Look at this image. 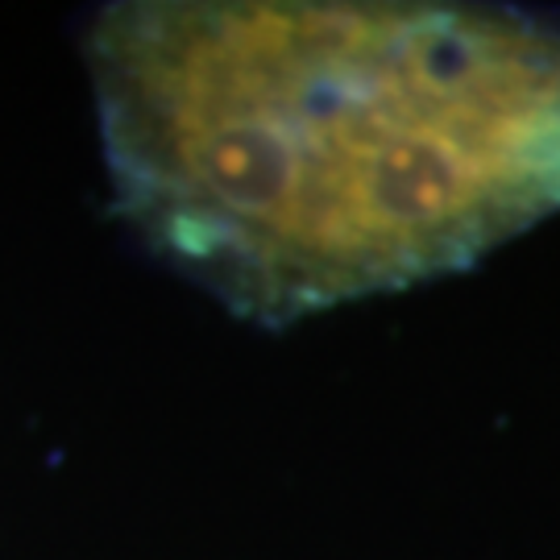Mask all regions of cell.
Here are the masks:
<instances>
[{
	"label": "cell",
	"mask_w": 560,
	"mask_h": 560,
	"mask_svg": "<svg viewBox=\"0 0 560 560\" xmlns=\"http://www.w3.org/2000/svg\"><path fill=\"white\" fill-rule=\"evenodd\" d=\"M120 212L245 320L465 270L560 212V21L133 0L88 38Z\"/></svg>",
	"instance_id": "obj_1"
}]
</instances>
